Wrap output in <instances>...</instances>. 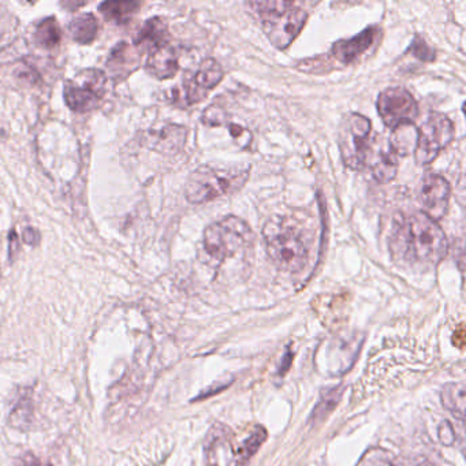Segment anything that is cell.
Listing matches in <instances>:
<instances>
[{"label": "cell", "mask_w": 466, "mask_h": 466, "mask_svg": "<svg viewBox=\"0 0 466 466\" xmlns=\"http://www.w3.org/2000/svg\"><path fill=\"white\" fill-rule=\"evenodd\" d=\"M17 233L15 230L10 231V252H17Z\"/></svg>", "instance_id": "35"}, {"label": "cell", "mask_w": 466, "mask_h": 466, "mask_svg": "<svg viewBox=\"0 0 466 466\" xmlns=\"http://www.w3.org/2000/svg\"><path fill=\"white\" fill-rule=\"evenodd\" d=\"M223 76L225 73L219 62L212 58L201 62L200 66L184 81V97L187 105H196L206 99L207 95L219 86Z\"/></svg>", "instance_id": "11"}, {"label": "cell", "mask_w": 466, "mask_h": 466, "mask_svg": "<svg viewBox=\"0 0 466 466\" xmlns=\"http://www.w3.org/2000/svg\"><path fill=\"white\" fill-rule=\"evenodd\" d=\"M141 5L133 0H111L100 5L99 10L106 20L122 25L132 20L133 15L140 10Z\"/></svg>", "instance_id": "16"}, {"label": "cell", "mask_w": 466, "mask_h": 466, "mask_svg": "<svg viewBox=\"0 0 466 466\" xmlns=\"http://www.w3.org/2000/svg\"><path fill=\"white\" fill-rule=\"evenodd\" d=\"M201 121H203V124L207 125V127H222V125H226L225 111H223V108L218 107V106H209V107L204 111Z\"/></svg>", "instance_id": "28"}, {"label": "cell", "mask_w": 466, "mask_h": 466, "mask_svg": "<svg viewBox=\"0 0 466 466\" xmlns=\"http://www.w3.org/2000/svg\"><path fill=\"white\" fill-rule=\"evenodd\" d=\"M398 157L392 149L387 148L379 152L373 160L372 176L379 184H389L395 178L398 173Z\"/></svg>", "instance_id": "19"}, {"label": "cell", "mask_w": 466, "mask_h": 466, "mask_svg": "<svg viewBox=\"0 0 466 466\" xmlns=\"http://www.w3.org/2000/svg\"><path fill=\"white\" fill-rule=\"evenodd\" d=\"M107 77L102 70L86 69L78 73L77 80L65 86L64 96L67 107L75 113H88L99 106L106 92Z\"/></svg>", "instance_id": "8"}, {"label": "cell", "mask_w": 466, "mask_h": 466, "mask_svg": "<svg viewBox=\"0 0 466 466\" xmlns=\"http://www.w3.org/2000/svg\"><path fill=\"white\" fill-rule=\"evenodd\" d=\"M24 242L28 245H37L40 241V233L36 228H28L24 230Z\"/></svg>", "instance_id": "32"}, {"label": "cell", "mask_w": 466, "mask_h": 466, "mask_svg": "<svg viewBox=\"0 0 466 466\" xmlns=\"http://www.w3.org/2000/svg\"><path fill=\"white\" fill-rule=\"evenodd\" d=\"M465 384L450 383L443 387L441 403L460 421L465 420Z\"/></svg>", "instance_id": "20"}, {"label": "cell", "mask_w": 466, "mask_h": 466, "mask_svg": "<svg viewBox=\"0 0 466 466\" xmlns=\"http://www.w3.org/2000/svg\"><path fill=\"white\" fill-rule=\"evenodd\" d=\"M452 342H454L455 346L458 348H462L465 345V331H463V327L461 326L458 331H455L454 337H452Z\"/></svg>", "instance_id": "34"}, {"label": "cell", "mask_w": 466, "mask_h": 466, "mask_svg": "<svg viewBox=\"0 0 466 466\" xmlns=\"http://www.w3.org/2000/svg\"><path fill=\"white\" fill-rule=\"evenodd\" d=\"M179 69L178 54L173 46L163 45L154 48L147 59L146 70L157 80H168L177 75Z\"/></svg>", "instance_id": "13"}, {"label": "cell", "mask_w": 466, "mask_h": 466, "mask_svg": "<svg viewBox=\"0 0 466 466\" xmlns=\"http://www.w3.org/2000/svg\"><path fill=\"white\" fill-rule=\"evenodd\" d=\"M419 129L413 124H403L392 129L390 148L397 157H406L416 149Z\"/></svg>", "instance_id": "17"}, {"label": "cell", "mask_w": 466, "mask_h": 466, "mask_svg": "<svg viewBox=\"0 0 466 466\" xmlns=\"http://www.w3.org/2000/svg\"><path fill=\"white\" fill-rule=\"evenodd\" d=\"M439 439H441V444H446V446H450L454 441V430H452L450 422H441V427H439Z\"/></svg>", "instance_id": "30"}, {"label": "cell", "mask_w": 466, "mask_h": 466, "mask_svg": "<svg viewBox=\"0 0 466 466\" xmlns=\"http://www.w3.org/2000/svg\"><path fill=\"white\" fill-rule=\"evenodd\" d=\"M267 253L280 271L297 274L307 266L308 245L302 231L286 218L268 220L263 228Z\"/></svg>", "instance_id": "2"}, {"label": "cell", "mask_w": 466, "mask_h": 466, "mask_svg": "<svg viewBox=\"0 0 466 466\" xmlns=\"http://www.w3.org/2000/svg\"><path fill=\"white\" fill-rule=\"evenodd\" d=\"M62 31L58 21L54 17L46 18L37 24L35 31V42L45 50H53L61 43Z\"/></svg>", "instance_id": "21"}, {"label": "cell", "mask_w": 466, "mask_h": 466, "mask_svg": "<svg viewBox=\"0 0 466 466\" xmlns=\"http://www.w3.org/2000/svg\"><path fill=\"white\" fill-rule=\"evenodd\" d=\"M450 187L449 181L436 174H428L422 178L419 187V201L422 207V214L430 219L441 220L449 208Z\"/></svg>", "instance_id": "10"}, {"label": "cell", "mask_w": 466, "mask_h": 466, "mask_svg": "<svg viewBox=\"0 0 466 466\" xmlns=\"http://www.w3.org/2000/svg\"><path fill=\"white\" fill-rule=\"evenodd\" d=\"M249 178V168H220L201 166L190 174L185 196L190 204H206L242 189Z\"/></svg>", "instance_id": "3"}, {"label": "cell", "mask_w": 466, "mask_h": 466, "mask_svg": "<svg viewBox=\"0 0 466 466\" xmlns=\"http://www.w3.org/2000/svg\"><path fill=\"white\" fill-rule=\"evenodd\" d=\"M15 466H53L51 463L43 462L42 460L36 457L34 454H25L20 458V460L15 461Z\"/></svg>", "instance_id": "31"}, {"label": "cell", "mask_w": 466, "mask_h": 466, "mask_svg": "<svg viewBox=\"0 0 466 466\" xmlns=\"http://www.w3.org/2000/svg\"><path fill=\"white\" fill-rule=\"evenodd\" d=\"M391 249L402 260L432 267L446 258L449 241L438 222L422 212H414L395 228Z\"/></svg>", "instance_id": "1"}, {"label": "cell", "mask_w": 466, "mask_h": 466, "mask_svg": "<svg viewBox=\"0 0 466 466\" xmlns=\"http://www.w3.org/2000/svg\"><path fill=\"white\" fill-rule=\"evenodd\" d=\"M378 111L384 125L394 129L400 125L413 124L419 116V106L408 89L395 86L379 95Z\"/></svg>", "instance_id": "9"}, {"label": "cell", "mask_w": 466, "mask_h": 466, "mask_svg": "<svg viewBox=\"0 0 466 466\" xmlns=\"http://www.w3.org/2000/svg\"><path fill=\"white\" fill-rule=\"evenodd\" d=\"M72 5L73 4H70V2H67V4H62V6L70 7V6H72ZM84 5H86V4H76L75 7H81V6H84Z\"/></svg>", "instance_id": "36"}, {"label": "cell", "mask_w": 466, "mask_h": 466, "mask_svg": "<svg viewBox=\"0 0 466 466\" xmlns=\"http://www.w3.org/2000/svg\"><path fill=\"white\" fill-rule=\"evenodd\" d=\"M32 400L31 398H21L20 402L17 403L15 409H13L12 414H10V424L18 430H25L31 425L32 416H34V410H32Z\"/></svg>", "instance_id": "25"}, {"label": "cell", "mask_w": 466, "mask_h": 466, "mask_svg": "<svg viewBox=\"0 0 466 466\" xmlns=\"http://www.w3.org/2000/svg\"><path fill=\"white\" fill-rule=\"evenodd\" d=\"M372 125L367 116L350 113L342 119L338 132V146L343 163L351 170H361L370 151Z\"/></svg>", "instance_id": "6"}, {"label": "cell", "mask_w": 466, "mask_h": 466, "mask_svg": "<svg viewBox=\"0 0 466 466\" xmlns=\"http://www.w3.org/2000/svg\"><path fill=\"white\" fill-rule=\"evenodd\" d=\"M291 361H293V351L288 350L286 351L285 357H283L282 364H280L279 375H285V373L288 372Z\"/></svg>", "instance_id": "33"}, {"label": "cell", "mask_w": 466, "mask_h": 466, "mask_svg": "<svg viewBox=\"0 0 466 466\" xmlns=\"http://www.w3.org/2000/svg\"><path fill=\"white\" fill-rule=\"evenodd\" d=\"M248 6L260 18L263 31L278 50H286L308 20V13L291 2H252Z\"/></svg>", "instance_id": "4"}, {"label": "cell", "mask_w": 466, "mask_h": 466, "mask_svg": "<svg viewBox=\"0 0 466 466\" xmlns=\"http://www.w3.org/2000/svg\"><path fill=\"white\" fill-rule=\"evenodd\" d=\"M454 125L449 116L441 113H431L427 121L419 129L414 159L417 165L427 166L446 148L454 138Z\"/></svg>", "instance_id": "7"}, {"label": "cell", "mask_w": 466, "mask_h": 466, "mask_svg": "<svg viewBox=\"0 0 466 466\" xmlns=\"http://www.w3.org/2000/svg\"><path fill=\"white\" fill-rule=\"evenodd\" d=\"M408 51L411 53V56H416L417 59L422 62H433L436 58L435 50L431 48L430 46L425 43V40H422L420 36L414 37Z\"/></svg>", "instance_id": "26"}, {"label": "cell", "mask_w": 466, "mask_h": 466, "mask_svg": "<svg viewBox=\"0 0 466 466\" xmlns=\"http://www.w3.org/2000/svg\"><path fill=\"white\" fill-rule=\"evenodd\" d=\"M70 36L78 45H91L96 39L97 32H99V24L94 15H77L73 18L69 25Z\"/></svg>", "instance_id": "18"}, {"label": "cell", "mask_w": 466, "mask_h": 466, "mask_svg": "<svg viewBox=\"0 0 466 466\" xmlns=\"http://www.w3.org/2000/svg\"><path fill=\"white\" fill-rule=\"evenodd\" d=\"M187 135L185 127L171 125L157 133L154 147L157 151L178 152L179 149L184 148Z\"/></svg>", "instance_id": "22"}, {"label": "cell", "mask_w": 466, "mask_h": 466, "mask_svg": "<svg viewBox=\"0 0 466 466\" xmlns=\"http://www.w3.org/2000/svg\"><path fill=\"white\" fill-rule=\"evenodd\" d=\"M378 34V26H370V28L365 29L361 34L351 37V39L339 40L332 46L331 56L340 64H353L372 47Z\"/></svg>", "instance_id": "12"}, {"label": "cell", "mask_w": 466, "mask_h": 466, "mask_svg": "<svg viewBox=\"0 0 466 466\" xmlns=\"http://www.w3.org/2000/svg\"><path fill=\"white\" fill-rule=\"evenodd\" d=\"M207 457L211 466H228L233 458L230 441L225 428L222 431H211L207 441Z\"/></svg>", "instance_id": "14"}, {"label": "cell", "mask_w": 466, "mask_h": 466, "mask_svg": "<svg viewBox=\"0 0 466 466\" xmlns=\"http://www.w3.org/2000/svg\"><path fill=\"white\" fill-rule=\"evenodd\" d=\"M228 132H230L231 137L234 138L237 144L241 148H248L252 143V133L247 129V127H241L238 124H228Z\"/></svg>", "instance_id": "29"}, {"label": "cell", "mask_w": 466, "mask_h": 466, "mask_svg": "<svg viewBox=\"0 0 466 466\" xmlns=\"http://www.w3.org/2000/svg\"><path fill=\"white\" fill-rule=\"evenodd\" d=\"M168 29L162 18L155 17L147 21L136 37V46H146L149 50L167 45Z\"/></svg>", "instance_id": "15"}, {"label": "cell", "mask_w": 466, "mask_h": 466, "mask_svg": "<svg viewBox=\"0 0 466 466\" xmlns=\"http://www.w3.org/2000/svg\"><path fill=\"white\" fill-rule=\"evenodd\" d=\"M253 233L249 226L237 217L223 218L204 231V252L209 260L219 266L228 258H236L252 247Z\"/></svg>", "instance_id": "5"}, {"label": "cell", "mask_w": 466, "mask_h": 466, "mask_svg": "<svg viewBox=\"0 0 466 466\" xmlns=\"http://www.w3.org/2000/svg\"><path fill=\"white\" fill-rule=\"evenodd\" d=\"M357 466H394V463L383 450H370L365 452Z\"/></svg>", "instance_id": "27"}, {"label": "cell", "mask_w": 466, "mask_h": 466, "mask_svg": "<svg viewBox=\"0 0 466 466\" xmlns=\"http://www.w3.org/2000/svg\"><path fill=\"white\" fill-rule=\"evenodd\" d=\"M342 394V387H332V389L326 390V391L321 392L320 400H319L315 410H313L310 421H312L313 424L323 421V420L326 419L332 410H334L335 406L339 403Z\"/></svg>", "instance_id": "23"}, {"label": "cell", "mask_w": 466, "mask_h": 466, "mask_svg": "<svg viewBox=\"0 0 466 466\" xmlns=\"http://www.w3.org/2000/svg\"><path fill=\"white\" fill-rule=\"evenodd\" d=\"M267 439V431L264 428L258 427L255 430V432L249 436V438L245 441V443L242 444L241 449H239L238 452V460H237L236 466H245L247 465L248 461L255 455V452L260 449L261 444L266 441Z\"/></svg>", "instance_id": "24"}]
</instances>
